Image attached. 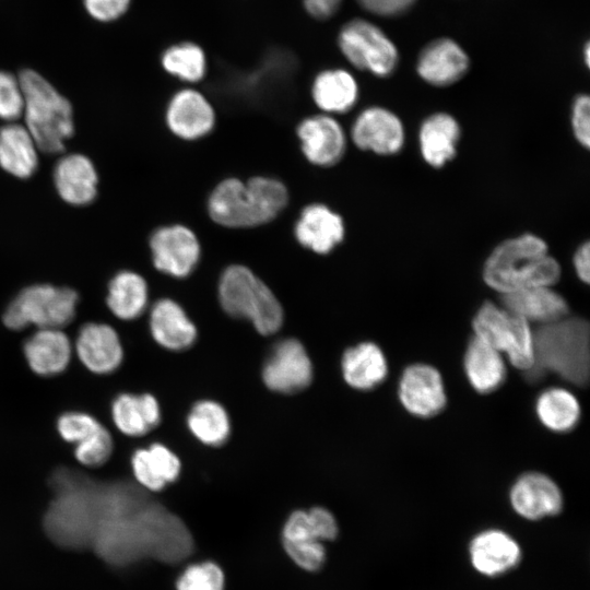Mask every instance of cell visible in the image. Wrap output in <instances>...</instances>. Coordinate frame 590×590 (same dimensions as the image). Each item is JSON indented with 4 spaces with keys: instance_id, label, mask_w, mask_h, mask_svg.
Wrapping results in <instances>:
<instances>
[{
    "instance_id": "obj_1",
    "label": "cell",
    "mask_w": 590,
    "mask_h": 590,
    "mask_svg": "<svg viewBox=\"0 0 590 590\" xmlns=\"http://www.w3.org/2000/svg\"><path fill=\"white\" fill-rule=\"evenodd\" d=\"M109 508H92L96 555L108 565L122 567L151 557L175 564L193 552L186 523L142 487L129 484L114 488Z\"/></svg>"
},
{
    "instance_id": "obj_2",
    "label": "cell",
    "mask_w": 590,
    "mask_h": 590,
    "mask_svg": "<svg viewBox=\"0 0 590 590\" xmlns=\"http://www.w3.org/2000/svg\"><path fill=\"white\" fill-rule=\"evenodd\" d=\"M558 261L546 241L532 233L508 238L485 260L483 280L500 295L534 286H554L560 279Z\"/></svg>"
},
{
    "instance_id": "obj_3",
    "label": "cell",
    "mask_w": 590,
    "mask_h": 590,
    "mask_svg": "<svg viewBox=\"0 0 590 590\" xmlns=\"http://www.w3.org/2000/svg\"><path fill=\"white\" fill-rule=\"evenodd\" d=\"M589 338V323L581 317L567 315L539 324L533 330V364L526 375L536 381L555 374L571 385L586 386L590 369Z\"/></svg>"
},
{
    "instance_id": "obj_4",
    "label": "cell",
    "mask_w": 590,
    "mask_h": 590,
    "mask_svg": "<svg viewBox=\"0 0 590 590\" xmlns=\"http://www.w3.org/2000/svg\"><path fill=\"white\" fill-rule=\"evenodd\" d=\"M286 203V188L274 178L257 176L247 182L227 178L211 193L208 210L220 225L251 227L274 219Z\"/></svg>"
},
{
    "instance_id": "obj_5",
    "label": "cell",
    "mask_w": 590,
    "mask_h": 590,
    "mask_svg": "<svg viewBox=\"0 0 590 590\" xmlns=\"http://www.w3.org/2000/svg\"><path fill=\"white\" fill-rule=\"evenodd\" d=\"M23 90L25 128L39 151L59 153L74 132L70 102L40 73L25 69L19 74Z\"/></svg>"
},
{
    "instance_id": "obj_6",
    "label": "cell",
    "mask_w": 590,
    "mask_h": 590,
    "mask_svg": "<svg viewBox=\"0 0 590 590\" xmlns=\"http://www.w3.org/2000/svg\"><path fill=\"white\" fill-rule=\"evenodd\" d=\"M219 299L228 315L250 320L260 334H273L283 323L280 302L245 266L233 264L223 272L219 284Z\"/></svg>"
},
{
    "instance_id": "obj_7",
    "label": "cell",
    "mask_w": 590,
    "mask_h": 590,
    "mask_svg": "<svg viewBox=\"0 0 590 590\" xmlns=\"http://www.w3.org/2000/svg\"><path fill=\"white\" fill-rule=\"evenodd\" d=\"M78 293L70 287L35 284L22 290L8 305L3 323L11 330L28 326L37 329H62L74 316Z\"/></svg>"
},
{
    "instance_id": "obj_8",
    "label": "cell",
    "mask_w": 590,
    "mask_h": 590,
    "mask_svg": "<svg viewBox=\"0 0 590 590\" xmlns=\"http://www.w3.org/2000/svg\"><path fill=\"white\" fill-rule=\"evenodd\" d=\"M475 337L504 353L510 364L527 373L533 364V330L530 323L502 305L485 302L474 315Z\"/></svg>"
},
{
    "instance_id": "obj_9",
    "label": "cell",
    "mask_w": 590,
    "mask_h": 590,
    "mask_svg": "<svg viewBox=\"0 0 590 590\" xmlns=\"http://www.w3.org/2000/svg\"><path fill=\"white\" fill-rule=\"evenodd\" d=\"M338 46L346 60L356 69L378 78L390 76L399 63L394 43L376 24L353 19L338 35Z\"/></svg>"
},
{
    "instance_id": "obj_10",
    "label": "cell",
    "mask_w": 590,
    "mask_h": 590,
    "mask_svg": "<svg viewBox=\"0 0 590 590\" xmlns=\"http://www.w3.org/2000/svg\"><path fill=\"white\" fill-rule=\"evenodd\" d=\"M312 379V364L304 345L296 339H284L274 345L262 368V380L272 391L296 393Z\"/></svg>"
},
{
    "instance_id": "obj_11",
    "label": "cell",
    "mask_w": 590,
    "mask_h": 590,
    "mask_svg": "<svg viewBox=\"0 0 590 590\" xmlns=\"http://www.w3.org/2000/svg\"><path fill=\"white\" fill-rule=\"evenodd\" d=\"M150 247L155 268L175 278L187 276L200 257L197 236L182 225L156 229L151 236Z\"/></svg>"
},
{
    "instance_id": "obj_12",
    "label": "cell",
    "mask_w": 590,
    "mask_h": 590,
    "mask_svg": "<svg viewBox=\"0 0 590 590\" xmlns=\"http://www.w3.org/2000/svg\"><path fill=\"white\" fill-rule=\"evenodd\" d=\"M398 396L409 413L423 418L438 414L447 403L441 375L427 364H413L403 370Z\"/></svg>"
},
{
    "instance_id": "obj_13",
    "label": "cell",
    "mask_w": 590,
    "mask_h": 590,
    "mask_svg": "<svg viewBox=\"0 0 590 590\" xmlns=\"http://www.w3.org/2000/svg\"><path fill=\"white\" fill-rule=\"evenodd\" d=\"M351 135L358 149L378 155L399 153L405 140L401 119L393 111L379 106L368 107L356 117Z\"/></svg>"
},
{
    "instance_id": "obj_14",
    "label": "cell",
    "mask_w": 590,
    "mask_h": 590,
    "mask_svg": "<svg viewBox=\"0 0 590 590\" xmlns=\"http://www.w3.org/2000/svg\"><path fill=\"white\" fill-rule=\"evenodd\" d=\"M470 59L453 39L440 37L429 42L420 51L416 72L427 84L446 87L460 81L469 71Z\"/></svg>"
},
{
    "instance_id": "obj_15",
    "label": "cell",
    "mask_w": 590,
    "mask_h": 590,
    "mask_svg": "<svg viewBox=\"0 0 590 590\" xmlns=\"http://www.w3.org/2000/svg\"><path fill=\"white\" fill-rule=\"evenodd\" d=\"M514 510L529 520L557 515L563 508V495L557 484L540 472L519 476L510 489Z\"/></svg>"
},
{
    "instance_id": "obj_16",
    "label": "cell",
    "mask_w": 590,
    "mask_h": 590,
    "mask_svg": "<svg viewBox=\"0 0 590 590\" xmlns=\"http://www.w3.org/2000/svg\"><path fill=\"white\" fill-rule=\"evenodd\" d=\"M297 134L306 158L315 165L331 166L345 151V134L340 123L328 115L303 120Z\"/></svg>"
},
{
    "instance_id": "obj_17",
    "label": "cell",
    "mask_w": 590,
    "mask_h": 590,
    "mask_svg": "<svg viewBox=\"0 0 590 590\" xmlns=\"http://www.w3.org/2000/svg\"><path fill=\"white\" fill-rule=\"evenodd\" d=\"M75 351L82 364L98 375L116 370L123 358L119 337L115 329L106 323L84 324L78 334Z\"/></svg>"
},
{
    "instance_id": "obj_18",
    "label": "cell",
    "mask_w": 590,
    "mask_h": 590,
    "mask_svg": "<svg viewBox=\"0 0 590 590\" xmlns=\"http://www.w3.org/2000/svg\"><path fill=\"white\" fill-rule=\"evenodd\" d=\"M166 122L177 137L194 140L210 132L215 122V113L204 95L185 88L172 97L166 110Z\"/></svg>"
},
{
    "instance_id": "obj_19",
    "label": "cell",
    "mask_w": 590,
    "mask_h": 590,
    "mask_svg": "<svg viewBox=\"0 0 590 590\" xmlns=\"http://www.w3.org/2000/svg\"><path fill=\"white\" fill-rule=\"evenodd\" d=\"M54 184L60 198L72 205H86L97 194L98 177L92 161L83 154L62 156L54 169Z\"/></svg>"
},
{
    "instance_id": "obj_20",
    "label": "cell",
    "mask_w": 590,
    "mask_h": 590,
    "mask_svg": "<svg viewBox=\"0 0 590 590\" xmlns=\"http://www.w3.org/2000/svg\"><path fill=\"white\" fill-rule=\"evenodd\" d=\"M500 305L527 322L544 324L568 315L566 299L553 286H534L500 295Z\"/></svg>"
},
{
    "instance_id": "obj_21",
    "label": "cell",
    "mask_w": 590,
    "mask_h": 590,
    "mask_svg": "<svg viewBox=\"0 0 590 590\" xmlns=\"http://www.w3.org/2000/svg\"><path fill=\"white\" fill-rule=\"evenodd\" d=\"M460 137V125L452 115L442 111L429 115L418 130L423 160L434 168L444 167L456 156Z\"/></svg>"
},
{
    "instance_id": "obj_22",
    "label": "cell",
    "mask_w": 590,
    "mask_h": 590,
    "mask_svg": "<svg viewBox=\"0 0 590 590\" xmlns=\"http://www.w3.org/2000/svg\"><path fill=\"white\" fill-rule=\"evenodd\" d=\"M342 217L328 206L314 203L306 206L295 226L297 240L316 253H328L344 237Z\"/></svg>"
},
{
    "instance_id": "obj_23",
    "label": "cell",
    "mask_w": 590,
    "mask_h": 590,
    "mask_svg": "<svg viewBox=\"0 0 590 590\" xmlns=\"http://www.w3.org/2000/svg\"><path fill=\"white\" fill-rule=\"evenodd\" d=\"M469 550L473 567L492 577L514 568L521 557L518 543L506 532L496 529L475 535Z\"/></svg>"
},
{
    "instance_id": "obj_24",
    "label": "cell",
    "mask_w": 590,
    "mask_h": 590,
    "mask_svg": "<svg viewBox=\"0 0 590 590\" xmlns=\"http://www.w3.org/2000/svg\"><path fill=\"white\" fill-rule=\"evenodd\" d=\"M154 341L170 351L189 349L197 339V328L182 307L169 298L157 300L150 312Z\"/></svg>"
},
{
    "instance_id": "obj_25",
    "label": "cell",
    "mask_w": 590,
    "mask_h": 590,
    "mask_svg": "<svg viewBox=\"0 0 590 590\" xmlns=\"http://www.w3.org/2000/svg\"><path fill=\"white\" fill-rule=\"evenodd\" d=\"M72 347L61 329H38L24 344V355L31 369L40 376L63 371L71 359Z\"/></svg>"
},
{
    "instance_id": "obj_26",
    "label": "cell",
    "mask_w": 590,
    "mask_h": 590,
    "mask_svg": "<svg viewBox=\"0 0 590 590\" xmlns=\"http://www.w3.org/2000/svg\"><path fill=\"white\" fill-rule=\"evenodd\" d=\"M131 468L140 487L158 492L178 479L181 463L169 448L162 444H152L134 451Z\"/></svg>"
},
{
    "instance_id": "obj_27",
    "label": "cell",
    "mask_w": 590,
    "mask_h": 590,
    "mask_svg": "<svg viewBox=\"0 0 590 590\" xmlns=\"http://www.w3.org/2000/svg\"><path fill=\"white\" fill-rule=\"evenodd\" d=\"M341 369L350 387L357 390H370L386 379L388 363L377 344L362 342L344 352Z\"/></svg>"
},
{
    "instance_id": "obj_28",
    "label": "cell",
    "mask_w": 590,
    "mask_h": 590,
    "mask_svg": "<svg viewBox=\"0 0 590 590\" xmlns=\"http://www.w3.org/2000/svg\"><path fill=\"white\" fill-rule=\"evenodd\" d=\"M38 146L25 128L8 122L0 128V167L17 178H28L38 166Z\"/></svg>"
},
{
    "instance_id": "obj_29",
    "label": "cell",
    "mask_w": 590,
    "mask_h": 590,
    "mask_svg": "<svg viewBox=\"0 0 590 590\" xmlns=\"http://www.w3.org/2000/svg\"><path fill=\"white\" fill-rule=\"evenodd\" d=\"M502 355L475 335L470 340L463 366L467 378L475 391L491 393L502 386L506 378V366Z\"/></svg>"
},
{
    "instance_id": "obj_30",
    "label": "cell",
    "mask_w": 590,
    "mask_h": 590,
    "mask_svg": "<svg viewBox=\"0 0 590 590\" xmlns=\"http://www.w3.org/2000/svg\"><path fill=\"white\" fill-rule=\"evenodd\" d=\"M111 416L122 434L140 437L160 424L161 408L155 397L150 393H121L111 404Z\"/></svg>"
},
{
    "instance_id": "obj_31",
    "label": "cell",
    "mask_w": 590,
    "mask_h": 590,
    "mask_svg": "<svg viewBox=\"0 0 590 590\" xmlns=\"http://www.w3.org/2000/svg\"><path fill=\"white\" fill-rule=\"evenodd\" d=\"M311 95L316 105L324 113H345L357 101L358 85L349 71L327 69L315 78Z\"/></svg>"
},
{
    "instance_id": "obj_32",
    "label": "cell",
    "mask_w": 590,
    "mask_h": 590,
    "mask_svg": "<svg viewBox=\"0 0 590 590\" xmlns=\"http://www.w3.org/2000/svg\"><path fill=\"white\" fill-rule=\"evenodd\" d=\"M148 298L146 282L135 272H118L108 284L107 306L119 319L133 320L140 317L145 310Z\"/></svg>"
},
{
    "instance_id": "obj_33",
    "label": "cell",
    "mask_w": 590,
    "mask_h": 590,
    "mask_svg": "<svg viewBox=\"0 0 590 590\" xmlns=\"http://www.w3.org/2000/svg\"><path fill=\"white\" fill-rule=\"evenodd\" d=\"M535 412L544 427L565 433L578 424L581 409L577 398L567 389L550 388L538 397Z\"/></svg>"
},
{
    "instance_id": "obj_34",
    "label": "cell",
    "mask_w": 590,
    "mask_h": 590,
    "mask_svg": "<svg viewBox=\"0 0 590 590\" xmlns=\"http://www.w3.org/2000/svg\"><path fill=\"white\" fill-rule=\"evenodd\" d=\"M191 434L208 446L223 445L231 434V422L226 410L217 402H197L187 417Z\"/></svg>"
},
{
    "instance_id": "obj_35",
    "label": "cell",
    "mask_w": 590,
    "mask_h": 590,
    "mask_svg": "<svg viewBox=\"0 0 590 590\" xmlns=\"http://www.w3.org/2000/svg\"><path fill=\"white\" fill-rule=\"evenodd\" d=\"M161 61L166 72L187 82H198L206 72L203 49L190 42L168 47L163 52Z\"/></svg>"
},
{
    "instance_id": "obj_36",
    "label": "cell",
    "mask_w": 590,
    "mask_h": 590,
    "mask_svg": "<svg viewBox=\"0 0 590 590\" xmlns=\"http://www.w3.org/2000/svg\"><path fill=\"white\" fill-rule=\"evenodd\" d=\"M224 574L213 562L188 566L176 582L177 590H224Z\"/></svg>"
},
{
    "instance_id": "obj_37",
    "label": "cell",
    "mask_w": 590,
    "mask_h": 590,
    "mask_svg": "<svg viewBox=\"0 0 590 590\" xmlns=\"http://www.w3.org/2000/svg\"><path fill=\"white\" fill-rule=\"evenodd\" d=\"M75 446L76 460L85 467L96 468L109 459L113 451V439L109 432L103 426Z\"/></svg>"
},
{
    "instance_id": "obj_38",
    "label": "cell",
    "mask_w": 590,
    "mask_h": 590,
    "mask_svg": "<svg viewBox=\"0 0 590 590\" xmlns=\"http://www.w3.org/2000/svg\"><path fill=\"white\" fill-rule=\"evenodd\" d=\"M102 427L103 425L95 417L83 412H67L57 422V428L62 439L75 445Z\"/></svg>"
},
{
    "instance_id": "obj_39",
    "label": "cell",
    "mask_w": 590,
    "mask_h": 590,
    "mask_svg": "<svg viewBox=\"0 0 590 590\" xmlns=\"http://www.w3.org/2000/svg\"><path fill=\"white\" fill-rule=\"evenodd\" d=\"M23 101L19 76L0 70V119L13 122L22 117Z\"/></svg>"
},
{
    "instance_id": "obj_40",
    "label": "cell",
    "mask_w": 590,
    "mask_h": 590,
    "mask_svg": "<svg viewBox=\"0 0 590 590\" xmlns=\"http://www.w3.org/2000/svg\"><path fill=\"white\" fill-rule=\"evenodd\" d=\"M287 556L302 569L319 570L326 560V548L320 541H282Z\"/></svg>"
},
{
    "instance_id": "obj_41",
    "label": "cell",
    "mask_w": 590,
    "mask_h": 590,
    "mask_svg": "<svg viewBox=\"0 0 590 590\" xmlns=\"http://www.w3.org/2000/svg\"><path fill=\"white\" fill-rule=\"evenodd\" d=\"M571 129L575 139L586 149L590 146V98L587 94L578 95L571 107Z\"/></svg>"
},
{
    "instance_id": "obj_42",
    "label": "cell",
    "mask_w": 590,
    "mask_h": 590,
    "mask_svg": "<svg viewBox=\"0 0 590 590\" xmlns=\"http://www.w3.org/2000/svg\"><path fill=\"white\" fill-rule=\"evenodd\" d=\"M131 0H83L86 13L95 21L109 23L120 19Z\"/></svg>"
},
{
    "instance_id": "obj_43",
    "label": "cell",
    "mask_w": 590,
    "mask_h": 590,
    "mask_svg": "<svg viewBox=\"0 0 590 590\" xmlns=\"http://www.w3.org/2000/svg\"><path fill=\"white\" fill-rule=\"evenodd\" d=\"M365 11L384 17L405 14L416 0H355Z\"/></svg>"
},
{
    "instance_id": "obj_44",
    "label": "cell",
    "mask_w": 590,
    "mask_h": 590,
    "mask_svg": "<svg viewBox=\"0 0 590 590\" xmlns=\"http://www.w3.org/2000/svg\"><path fill=\"white\" fill-rule=\"evenodd\" d=\"M303 3L312 17L326 20L337 13L342 0H303Z\"/></svg>"
},
{
    "instance_id": "obj_45",
    "label": "cell",
    "mask_w": 590,
    "mask_h": 590,
    "mask_svg": "<svg viewBox=\"0 0 590 590\" xmlns=\"http://www.w3.org/2000/svg\"><path fill=\"white\" fill-rule=\"evenodd\" d=\"M574 269L578 279L588 284L590 281V244L589 241L582 243L575 251Z\"/></svg>"
},
{
    "instance_id": "obj_46",
    "label": "cell",
    "mask_w": 590,
    "mask_h": 590,
    "mask_svg": "<svg viewBox=\"0 0 590 590\" xmlns=\"http://www.w3.org/2000/svg\"><path fill=\"white\" fill-rule=\"evenodd\" d=\"M583 62L586 63L587 67H589V62H590V45L589 43L587 42L586 45H585V48H583Z\"/></svg>"
}]
</instances>
